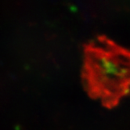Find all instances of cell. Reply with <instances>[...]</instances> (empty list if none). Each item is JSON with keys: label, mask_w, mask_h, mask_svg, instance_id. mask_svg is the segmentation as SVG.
Listing matches in <instances>:
<instances>
[{"label": "cell", "mask_w": 130, "mask_h": 130, "mask_svg": "<svg viewBox=\"0 0 130 130\" xmlns=\"http://www.w3.org/2000/svg\"><path fill=\"white\" fill-rule=\"evenodd\" d=\"M82 79L90 97L112 108L130 91V50L106 35L84 45Z\"/></svg>", "instance_id": "1"}]
</instances>
